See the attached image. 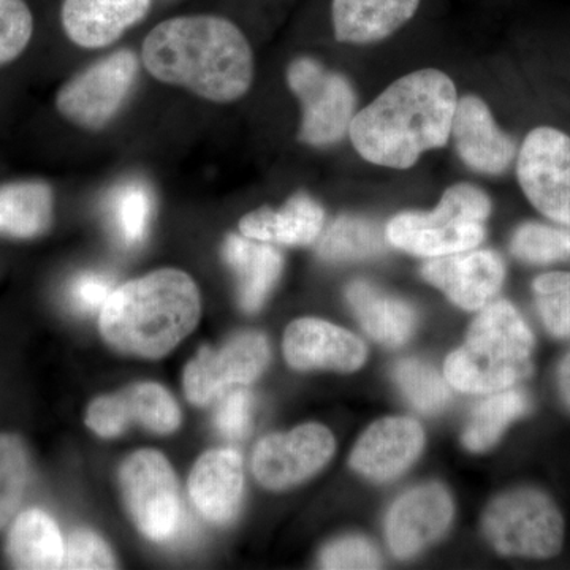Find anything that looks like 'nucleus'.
<instances>
[{"mask_svg":"<svg viewBox=\"0 0 570 570\" xmlns=\"http://www.w3.org/2000/svg\"><path fill=\"white\" fill-rule=\"evenodd\" d=\"M456 104L455 85L444 71H412L356 112L348 137L367 163L404 170L423 153L448 145Z\"/></svg>","mask_w":570,"mask_h":570,"instance_id":"nucleus-1","label":"nucleus"},{"mask_svg":"<svg viewBox=\"0 0 570 570\" xmlns=\"http://www.w3.org/2000/svg\"><path fill=\"white\" fill-rule=\"evenodd\" d=\"M146 70L212 102L242 99L254 80V56L242 29L216 14L170 18L142 41Z\"/></svg>","mask_w":570,"mask_h":570,"instance_id":"nucleus-2","label":"nucleus"},{"mask_svg":"<svg viewBox=\"0 0 570 570\" xmlns=\"http://www.w3.org/2000/svg\"><path fill=\"white\" fill-rule=\"evenodd\" d=\"M200 292L181 269L164 268L115 288L100 311L104 340L124 354H170L200 321Z\"/></svg>","mask_w":570,"mask_h":570,"instance_id":"nucleus-3","label":"nucleus"},{"mask_svg":"<svg viewBox=\"0 0 570 570\" xmlns=\"http://www.w3.org/2000/svg\"><path fill=\"white\" fill-rule=\"evenodd\" d=\"M534 336L512 303L490 302L469 328L463 346L449 355L445 379L471 395L513 389L531 376Z\"/></svg>","mask_w":570,"mask_h":570,"instance_id":"nucleus-4","label":"nucleus"},{"mask_svg":"<svg viewBox=\"0 0 570 570\" xmlns=\"http://www.w3.org/2000/svg\"><path fill=\"white\" fill-rule=\"evenodd\" d=\"M489 195L472 184L449 187L433 212L401 213L390 220V245L417 257L434 258L475 249L485 238Z\"/></svg>","mask_w":570,"mask_h":570,"instance_id":"nucleus-5","label":"nucleus"},{"mask_svg":"<svg viewBox=\"0 0 570 570\" xmlns=\"http://www.w3.org/2000/svg\"><path fill=\"white\" fill-rule=\"evenodd\" d=\"M483 532L504 557L549 560L560 553L564 520L546 493L519 489L491 501L483 515Z\"/></svg>","mask_w":570,"mask_h":570,"instance_id":"nucleus-6","label":"nucleus"},{"mask_svg":"<svg viewBox=\"0 0 570 570\" xmlns=\"http://www.w3.org/2000/svg\"><path fill=\"white\" fill-rule=\"evenodd\" d=\"M287 85L303 108L299 140L326 148L348 135L356 97L346 77L305 56L288 66Z\"/></svg>","mask_w":570,"mask_h":570,"instance_id":"nucleus-7","label":"nucleus"},{"mask_svg":"<svg viewBox=\"0 0 570 570\" xmlns=\"http://www.w3.org/2000/svg\"><path fill=\"white\" fill-rule=\"evenodd\" d=\"M124 504L135 527L154 542L174 538L181 520L174 468L157 450H138L119 469Z\"/></svg>","mask_w":570,"mask_h":570,"instance_id":"nucleus-8","label":"nucleus"},{"mask_svg":"<svg viewBox=\"0 0 570 570\" xmlns=\"http://www.w3.org/2000/svg\"><path fill=\"white\" fill-rule=\"evenodd\" d=\"M137 77L135 52H112L70 78L56 96V108L75 126L102 129L121 110Z\"/></svg>","mask_w":570,"mask_h":570,"instance_id":"nucleus-9","label":"nucleus"},{"mask_svg":"<svg viewBox=\"0 0 570 570\" xmlns=\"http://www.w3.org/2000/svg\"><path fill=\"white\" fill-rule=\"evenodd\" d=\"M517 178L530 204L547 219L570 228V137L554 127H535L524 138Z\"/></svg>","mask_w":570,"mask_h":570,"instance_id":"nucleus-10","label":"nucleus"},{"mask_svg":"<svg viewBox=\"0 0 570 570\" xmlns=\"http://www.w3.org/2000/svg\"><path fill=\"white\" fill-rule=\"evenodd\" d=\"M269 362V344L258 332L236 333L220 347H202L184 370V393L206 406L225 392L253 384Z\"/></svg>","mask_w":570,"mask_h":570,"instance_id":"nucleus-11","label":"nucleus"},{"mask_svg":"<svg viewBox=\"0 0 570 570\" xmlns=\"http://www.w3.org/2000/svg\"><path fill=\"white\" fill-rule=\"evenodd\" d=\"M335 438L318 423L269 434L255 445L253 474L268 490H285L317 474L335 453Z\"/></svg>","mask_w":570,"mask_h":570,"instance_id":"nucleus-12","label":"nucleus"},{"mask_svg":"<svg viewBox=\"0 0 570 570\" xmlns=\"http://www.w3.org/2000/svg\"><path fill=\"white\" fill-rule=\"evenodd\" d=\"M130 423L157 434H171L181 423V411L171 393L154 382H141L121 392L94 400L86 412V425L100 438H116Z\"/></svg>","mask_w":570,"mask_h":570,"instance_id":"nucleus-13","label":"nucleus"},{"mask_svg":"<svg viewBox=\"0 0 570 570\" xmlns=\"http://www.w3.org/2000/svg\"><path fill=\"white\" fill-rule=\"evenodd\" d=\"M453 519L449 491L439 483H425L396 499L385 519V534L392 553L407 560L448 531Z\"/></svg>","mask_w":570,"mask_h":570,"instance_id":"nucleus-14","label":"nucleus"},{"mask_svg":"<svg viewBox=\"0 0 570 570\" xmlns=\"http://www.w3.org/2000/svg\"><path fill=\"white\" fill-rule=\"evenodd\" d=\"M422 276L441 288L456 306L479 311L501 291L505 264L494 250L471 249L430 258L423 265Z\"/></svg>","mask_w":570,"mask_h":570,"instance_id":"nucleus-15","label":"nucleus"},{"mask_svg":"<svg viewBox=\"0 0 570 570\" xmlns=\"http://www.w3.org/2000/svg\"><path fill=\"white\" fill-rule=\"evenodd\" d=\"M450 137L461 160L478 174H505L517 157L515 140L498 126L489 105L478 96L459 99Z\"/></svg>","mask_w":570,"mask_h":570,"instance_id":"nucleus-16","label":"nucleus"},{"mask_svg":"<svg viewBox=\"0 0 570 570\" xmlns=\"http://www.w3.org/2000/svg\"><path fill=\"white\" fill-rule=\"evenodd\" d=\"M284 356L298 371L333 370L352 373L366 360L362 340L347 330L321 321L298 318L285 330Z\"/></svg>","mask_w":570,"mask_h":570,"instance_id":"nucleus-17","label":"nucleus"},{"mask_svg":"<svg viewBox=\"0 0 570 570\" xmlns=\"http://www.w3.org/2000/svg\"><path fill=\"white\" fill-rule=\"evenodd\" d=\"M423 444L425 434L415 420L382 419L356 442L351 466L374 482H387L417 460Z\"/></svg>","mask_w":570,"mask_h":570,"instance_id":"nucleus-18","label":"nucleus"},{"mask_svg":"<svg viewBox=\"0 0 570 570\" xmlns=\"http://www.w3.org/2000/svg\"><path fill=\"white\" fill-rule=\"evenodd\" d=\"M245 490L243 459L234 449L205 452L189 475V494L204 519L227 524L235 519Z\"/></svg>","mask_w":570,"mask_h":570,"instance_id":"nucleus-19","label":"nucleus"},{"mask_svg":"<svg viewBox=\"0 0 570 570\" xmlns=\"http://www.w3.org/2000/svg\"><path fill=\"white\" fill-rule=\"evenodd\" d=\"M153 0H63V32L81 48H105L145 20Z\"/></svg>","mask_w":570,"mask_h":570,"instance_id":"nucleus-20","label":"nucleus"},{"mask_svg":"<svg viewBox=\"0 0 570 570\" xmlns=\"http://www.w3.org/2000/svg\"><path fill=\"white\" fill-rule=\"evenodd\" d=\"M422 0H333L332 20L341 43L389 39L417 13Z\"/></svg>","mask_w":570,"mask_h":570,"instance_id":"nucleus-21","label":"nucleus"},{"mask_svg":"<svg viewBox=\"0 0 570 570\" xmlns=\"http://www.w3.org/2000/svg\"><path fill=\"white\" fill-rule=\"evenodd\" d=\"M325 212L307 194H296L283 208H261L239 220V232L247 238L284 246L313 245L324 228Z\"/></svg>","mask_w":570,"mask_h":570,"instance_id":"nucleus-22","label":"nucleus"},{"mask_svg":"<svg viewBox=\"0 0 570 570\" xmlns=\"http://www.w3.org/2000/svg\"><path fill=\"white\" fill-rule=\"evenodd\" d=\"M224 258L238 279L239 305L246 313H257L283 272V255L272 243L245 235L225 239Z\"/></svg>","mask_w":570,"mask_h":570,"instance_id":"nucleus-23","label":"nucleus"},{"mask_svg":"<svg viewBox=\"0 0 570 570\" xmlns=\"http://www.w3.org/2000/svg\"><path fill=\"white\" fill-rule=\"evenodd\" d=\"M346 296L363 330L377 343L400 347L414 332L417 314L403 299L379 291L366 281H354Z\"/></svg>","mask_w":570,"mask_h":570,"instance_id":"nucleus-24","label":"nucleus"},{"mask_svg":"<svg viewBox=\"0 0 570 570\" xmlns=\"http://www.w3.org/2000/svg\"><path fill=\"white\" fill-rule=\"evenodd\" d=\"M66 540L58 523L40 509L14 517L7 540V553L17 569H62Z\"/></svg>","mask_w":570,"mask_h":570,"instance_id":"nucleus-25","label":"nucleus"},{"mask_svg":"<svg viewBox=\"0 0 570 570\" xmlns=\"http://www.w3.org/2000/svg\"><path fill=\"white\" fill-rule=\"evenodd\" d=\"M55 195L43 181L0 186V235L29 239L43 235L52 223Z\"/></svg>","mask_w":570,"mask_h":570,"instance_id":"nucleus-26","label":"nucleus"},{"mask_svg":"<svg viewBox=\"0 0 570 570\" xmlns=\"http://www.w3.org/2000/svg\"><path fill=\"white\" fill-rule=\"evenodd\" d=\"M530 407V397L521 390L508 389L490 393L472 411L463 433L464 448L471 452H485L493 448L510 423L528 414Z\"/></svg>","mask_w":570,"mask_h":570,"instance_id":"nucleus-27","label":"nucleus"},{"mask_svg":"<svg viewBox=\"0 0 570 570\" xmlns=\"http://www.w3.org/2000/svg\"><path fill=\"white\" fill-rule=\"evenodd\" d=\"M154 195L148 183L127 179L108 195L107 214L112 234L126 246L140 245L149 232Z\"/></svg>","mask_w":570,"mask_h":570,"instance_id":"nucleus-28","label":"nucleus"},{"mask_svg":"<svg viewBox=\"0 0 570 570\" xmlns=\"http://www.w3.org/2000/svg\"><path fill=\"white\" fill-rule=\"evenodd\" d=\"M387 236L377 225L356 216H341L318 242V255L328 262L365 261L387 249Z\"/></svg>","mask_w":570,"mask_h":570,"instance_id":"nucleus-29","label":"nucleus"},{"mask_svg":"<svg viewBox=\"0 0 570 570\" xmlns=\"http://www.w3.org/2000/svg\"><path fill=\"white\" fill-rule=\"evenodd\" d=\"M29 482V455L14 434H0V530L17 517Z\"/></svg>","mask_w":570,"mask_h":570,"instance_id":"nucleus-30","label":"nucleus"},{"mask_svg":"<svg viewBox=\"0 0 570 570\" xmlns=\"http://www.w3.org/2000/svg\"><path fill=\"white\" fill-rule=\"evenodd\" d=\"M395 381L409 403L423 414H436L450 401L449 382L434 367L409 358L395 366Z\"/></svg>","mask_w":570,"mask_h":570,"instance_id":"nucleus-31","label":"nucleus"},{"mask_svg":"<svg viewBox=\"0 0 570 570\" xmlns=\"http://www.w3.org/2000/svg\"><path fill=\"white\" fill-rule=\"evenodd\" d=\"M510 250L521 262L549 265L570 262V228L527 223L517 228Z\"/></svg>","mask_w":570,"mask_h":570,"instance_id":"nucleus-32","label":"nucleus"},{"mask_svg":"<svg viewBox=\"0 0 570 570\" xmlns=\"http://www.w3.org/2000/svg\"><path fill=\"white\" fill-rule=\"evenodd\" d=\"M535 306L551 335L570 337V273L553 272L532 283Z\"/></svg>","mask_w":570,"mask_h":570,"instance_id":"nucleus-33","label":"nucleus"},{"mask_svg":"<svg viewBox=\"0 0 570 570\" xmlns=\"http://www.w3.org/2000/svg\"><path fill=\"white\" fill-rule=\"evenodd\" d=\"M32 33L33 17L26 0H0V67L20 58Z\"/></svg>","mask_w":570,"mask_h":570,"instance_id":"nucleus-34","label":"nucleus"},{"mask_svg":"<svg viewBox=\"0 0 570 570\" xmlns=\"http://www.w3.org/2000/svg\"><path fill=\"white\" fill-rule=\"evenodd\" d=\"M116 558L110 547L96 532L78 530L71 532L63 551L62 569L99 570L115 569Z\"/></svg>","mask_w":570,"mask_h":570,"instance_id":"nucleus-35","label":"nucleus"},{"mask_svg":"<svg viewBox=\"0 0 570 570\" xmlns=\"http://www.w3.org/2000/svg\"><path fill=\"white\" fill-rule=\"evenodd\" d=\"M381 566V557L373 543L356 535L328 543L321 554V568L324 569H379Z\"/></svg>","mask_w":570,"mask_h":570,"instance_id":"nucleus-36","label":"nucleus"},{"mask_svg":"<svg viewBox=\"0 0 570 570\" xmlns=\"http://www.w3.org/2000/svg\"><path fill=\"white\" fill-rule=\"evenodd\" d=\"M253 419V395L247 390L232 389L214 415L217 430L225 438L238 441L246 436Z\"/></svg>","mask_w":570,"mask_h":570,"instance_id":"nucleus-37","label":"nucleus"},{"mask_svg":"<svg viewBox=\"0 0 570 570\" xmlns=\"http://www.w3.org/2000/svg\"><path fill=\"white\" fill-rule=\"evenodd\" d=\"M112 291L110 276L96 272L81 273L69 285V302L77 313H97L102 311Z\"/></svg>","mask_w":570,"mask_h":570,"instance_id":"nucleus-38","label":"nucleus"},{"mask_svg":"<svg viewBox=\"0 0 570 570\" xmlns=\"http://www.w3.org/2000/svg\"><path fill=\"white\" fill-rule=\"evenodd\" d=\"M558 387H560L562 401L570 409V352L564 356L560 370H558Z\"/></svg>","mask_w":570,"mask_h":570,"instance_id":"nucleus-39","label":"nucleus"}]
</instances>
